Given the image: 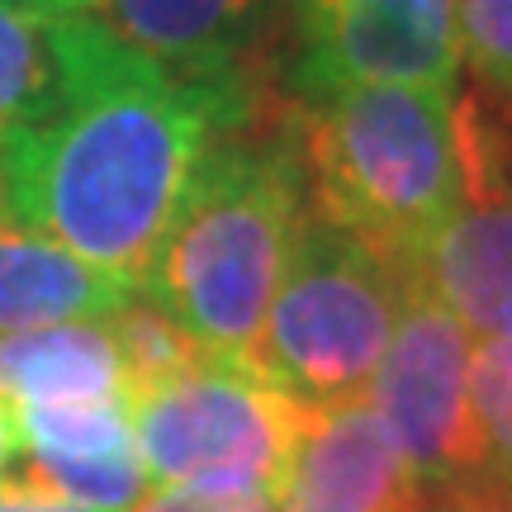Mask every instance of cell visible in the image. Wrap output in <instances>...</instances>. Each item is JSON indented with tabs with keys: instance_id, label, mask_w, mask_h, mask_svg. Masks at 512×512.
<instances>
[{
	"instance_id": "6da1fadb",
	"label": "cell",
	"mask_w": 512,
	"mask_h": 512,
	"mask_svg": "<svg viewBox=\"0 0 512 512\" xmlns=\"http://www.w3.org/2000/svg\"><path fill=\"white\" fill-rule=\"evenodd\" d=\"M53 105L0 133V204L124 285H143L223 100L128 48L95 15L48 24Z\"/></svg>"
},
{
	"instance_id": "8992f818",
	"label": "cell",
	"mask_w": 512,
	"mask_h": 512,
	"mask_svg": "<svg viewBox=\"0 0 512 512\" xmlns=\"http://www.w3.org/2000/svg\"><path fill=\"white\" fill-rule=\"evenodd\" d=\"M470 351L475 337L432 294L418 266L366 389V403L389 427L418 489L484 475L479 427L470 408Z\"/></svg>"
},
{
	"instance_id": "603a6c76",
	"label": "cell",
	"mask_w": 512,
	"mask_h": 512,
	"mask_svg": "<svg viewBox=\"0 0 512 512\" xmlns=\"http://www.w3.org/2000/svg\"><path fill=\"white\" fill-rule=\"evenodd\" d=\"M19 456V427H15V408L0 399V475L10 470V460Z\"/></svg>"
},
{
	"instance_id": "7c38bea8",
	"label": "cell",
	"mask_w": 512,
	"mask_h": 512,
	"mask_svg": "<svg viewBox=\"0 0 512 512\" xmlns=\"http://www.w3.org/2000/svg\"><path fill=\"white\" fill-rule=\"evenodd\" d=\"M422 280L470 337H489L512 294V195L460 204L422 252Z\"/></svg>"
},
{
	"instance_id": "4fadbf2b",
	"label": "cell",
	"mask_w": 512,
	"mask_h": 512,
	"mask_svg": "<svg viewBox=\"0 0 512 512\" xmlns=\"http://www.w3.org/2000/svg\"><path fill=\"white\" fill-rule=\"evenodd\" d=\"M19 446L34 460H95L138 451L128 403H24L15 408Z\"/></svg>"
},
{
	"instance_id": "277c9868",
	"label": "cell",
	"mask_w": 512,
	"mask_h": 512,
	"mask_svg": "<svg viewBox=\"0 0 512 512\" xmlns=\"http://www.w3.org/2000/svg\"><path fill=\"white\" fill-rule=\"evenodd\" d=\"M413 275L418 266L304 209L247 366L299 413L361 403Z\"/></svg>"
},
{
	"instance_id": "52a82bcc",
	"label": "cell",
	"mask_w": 512,
	"mask_h": 512,
	"mask_svg": "<svg viewBox=\"0 0 512 512\" xmlns=\"http://www.w3.org/2000/svg\"><path fill=\"white\" fill-rule=\"evenodd\" d=\"M294 95L413 86L456 95V0H294Z\"/></svg>"
},
{
	"instance_id": "5bb4252c",
	"label": "cell",
	"mask_w": 512,
	"mask_h": 512,
	"mask_svg": "<svg viewBox=\"0 0 512 512\" xmlns=\"http://www.w3.org/2000/svg\"><path fill=\"white\" fill-rule=\"evenodd\" d=\"M110 332L119 342V361H124L128 403L138 394H152V389L171 384L176 375L195 370L209 356L181 323H171L157 304H147L143 294H133L124 309L110 313Z\"/></svg>"
},
{
	"instance_id": "cb8c5ba5",
	"label": "cell",
	"mask_w": 512,
	"mask_h": 512,
	"mask_svg": "<svg viewBox=\"0 0 512 512\" xmlns=\"http://www.w3.org/2000/svg\"><path fill=\"white\" fill-rule=\"evenodd\" d=\"M489 337H503V342H512V294H508V304L498 309V323H494V332Z\"/></svg>"
},
{
	"instance_id": "30bf717a",
	"label": "cell",
	"mask_w": 512,
	"mask_h": 512,
	"mask_svg": "<svg viewBox=\"0 0 512 512\" xmlns=\"http://www.w3.org/2000/svg\"><path fill=\"white\" fill-rule=\"evenodd\" d=\"M133 285L43 238L0 204V332L110 318L133 299Z\"/></svg>"
},
{
	"instance_id": "9a60e30c",
	"label": "cell",
	"mask_w": 512,
	"mask_h": 512,
	"mask_svg": "<svg viewBox=\"0 0 512 512\" xmlns=\"http://www.w3.org/2000/svg\"><path fill=\"white\" fill-rule=\"evenodd\" d=\"M57 67L48 24L0 0V133L29 124L53 105Z\"/></svg>"
},
{
	"instance_id": "44dd1931",
	"label": "cell",
	"mask_w": 512,
	"mask_h": 512,
	"mask_svg": "<svg viewBox=\"0 0 512 512\" xmlns=\"http://www.w3.org/2000/svg\"><path fill=\"white\" fill-rule=\"evenodd\" d=\"M0 512H95V508H81L72 498H62L34 470H15V475H0Z\"/></svg>"
},
{
	"instance_id": "ba28073f",
	"label": "cell",
	"mask_w": 512,
	"mask_h": 512,
	"mask_svg": "<svg viewBox=\"0 0 512 512\" xmlns=\"http://www.w3.org/2000/svg\"><path fill=\"white\" fill-rule=\"evenodd\" d=\"M280 0H95L100 24L223 100L228 133L261 128V53Z\"/></svg>"
},
{
	"instance_id": "ffe728a7",
	"label": "cell",
	"mask_w": 512,
	"mask_h": 512,
	"mask_svg": "<svg viewBox=\"0 0 512 512\" xmlns=\"http://www.w3.org/2000/svg\"><path fill=\"white\" fill-rule=\"evenodd\" d=\"M408 512H512V494L494 479H465V484H441V489H418Z\"/></svg>"
},
{
	"instance_id": "7402d4cb",
	"label": "cell",
	"mask_w": 512,
	"mask_h": 512,
	"mask_svg": "<svg viewBox=\"0 0 512 512\" xmlns=\"http://www.w3.org/2000/svg\"><path fill=\"white\" fill-rule=\"evenodd\" d=\"M15 10H24V15L43 19V24H53V19H72V15H86L95 0H10Z\"/></svg>"
},
{
	"instance_id": "8fae6325",
	"label": "cell",
	"mask_w": 512,
	"mask_h": 512,
	"mask_svg": "<svg viewBox=\"0 0 512 512\" xmlns=\"http://www.w3.org/2000/svg\"><path fill=\"white\" fill-rule=\"evenodd\" d=\"M0 399L24 403H128L124 361L110 318L0 332Z\"/></svg>"
},
{
	"instance_id": "e0dca14e",
	"label": "cell",
	"mask_w": 512,
	"mask_h": 512,
	"mask_svg": "<svg viewBox=\"0 0 512 512\" xmlns=\"http://www.w3.org/2000/svg\"><path fill=\"white\" fill-rule=\"evenodd\" d=\"M29 470L43 484H53L62 498H72V503L95 512H133L152 489L138 451L95 456V460H34Z\"/></svg>"
},
{
	"instance_id": "2e32d148",
	"label": "cell",
	"mask_w": 512,
	"mask_h": 512,
	"mask_svg": "<svg viewBox=\"0 0 512 512\" xmlns=\"http://www.w3.org/2000/svg\"><path fill=\"white\" fill-rule=\"evenodd\" d=\"M470 408L484 451V479L512 494V342L475 337L470 351Z\"/></svg>"
},
{
	"instance_id": "5b68a950",
	"label": "cell",
	"mask_w": 512,
	"mask_h": 512,
	"mask_svg": "<svg viewBox=\"0 0 512 512\" xmlns=\"http://www.w3.org/2000/svg\"><path fill=\"white\" fill-rule=\"evenodd\" d=\"M133 446L157 489H266L290 465L299 408L247 361L204 356L171 384L138 394Z\"/></svg>"
},
{
	"instance_id": "ac0fdd59",
	"label": "cell",
	"mask_w": 512,
	"mask_h": 512,
	"mask_svg": "<svg viewBox=\"0 0 512 512\" xmlns=\"http://www.w3.org/2000/svg\"><path fill=\"white\" fill-rule=\"evenodd\" d=\"M456 38L479 91L512 105V0H456Z\"/></svg>"
},
{
	"instance_id": "9c48e42d",
	"label": "cell",
	"mask_w": 512,
	"mask_h": 512,
	"mask_svg": "<svg viewBox=\"0 0 512 512\" xmlns=\"http://www.w3.org/2000/svg\"><path fill=\"white\" fill-rule=\"evenodd\" d=\"M413 498L418 479L366 399L299 413L275 512H408Z\"/></svg>"
},
{
	"instance_id": "7a4b0ae2",
	"label": "cell",
	"mask_w": 512,
	"mask_h": 512,
	"mask_svg": "<svg viewBox=\"0 0 512 512\" xmlns=\"http://www.w3.org/2000/svg\"><path fill=\"white\" fill-rule=\"evenodd\" d=\"M304 209L290 114L275 128L219 133L190 171L138 294L209 356L247 361Z\"/></svg>"
},
{
	"instance_id": "3957f363",
	"label": "cell",
	"mask_w": 512,
	"mask_h": 512,
	"mask_svg": "<svg viewBox=\"0 0 512 512\" xmlns=\"http://www.w3.org/2000/svg\"><path fill=\"white\" fill-rule=\"evenodd\" d=\"M456 95L413 86H347L290 110L304 200L403 266H422L465 204Z\"/></svg>"
},
{
	"instance_id": "d6986e66",
	"label": "cell",
	"mask_w": 512,
	"mask_h": 512,
	"mask_svg": "<svg viewBox=\"0 0 512 512\" xmlns=\"http://www.w3.org/2000/svg\"><path fill=\"white\" fill-rule=\"evenodd\" d=\"M133 512H275L266 489H157Z\"/></svg>"
}]
</instances>
